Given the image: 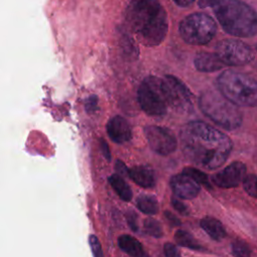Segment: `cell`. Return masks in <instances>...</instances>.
Instances as JSON below:
<instances>
[{
	"instance_id": "7a4b0ae2",
	"label": "cell",
	"mask_w": 257,
	"mask_h": 257,
	"mask_svg": "<svg viewBox=\"0 0 257 257\" xmlns=\"http://www.w3.org/2000/svg\"><path fill=\"white\" fill-rule=\"evenodd\" d=\"M125 20L146 46L161 44L168 32V15L159 0H131Z\"/></svg>"
},
{
	"instance_id": "484cf974",
	"label": "cell",
	"mask_w": 257,
	"mask_h": 257,
	"mask_svg": "<svg viewBox=\"0 0 257 257\" xmlns=\"http://www.w3.org/2000/svg\"><path fill=\"white\" fill-rule=\"evenodd\" d=\"M97 96L96 95H90L88 96L86 99H85V102H84V107H85V110L87 113H93L96 109H97Z\"/></svg>"
},
{
	"instance_id": "44dd1931",
	"label": "cell",
	"mask_w": 257,
	"mask_h": 257,
	"mask_svg": "<svg viewBox=\"0 0 257 257\" xmlns=\"http://www.w3.org/2000/svg\"><path fill=\"white\" fill-rule=\"evenodd\" d=\"M182 173L188 175L193 180H195L198 184L205 186L207 189H212V187L210 185V182H209V179H208V176L204 172H202L201 170L191 168V167H187L183 170Z\"/></svg>"
},
{
	"instance_id": "836d02e7",
	"label": "cell",
	"mask_w": 257,
	"mask_h": 257,
	"mask_svg": "<svg viewBox=\"0 0 257 257\" xmlns=\"http://www.w3.org/2000/svg\"><path fill=\"white\" fill-rule=\"evenodd\" d=\"M194 1H195V0H174V2H175L177 5L181 6V7H188V6H190Z\"/></svg>"
},
{
	"instance_id": "d6a6232c",
	"label": "cell",
	"mask_w": 257,
	"mask_h": 257,
	"mask_svg": "<svg viewBox=\"0 0 257 257\" xmlns=\"http://www.w3.org/2000/svg\"><path fill=\"white\" fill-rule=\"evenodd\" d=\"M215 0H199L198 1V5L201 7V8H205V7H209L214 4Z\"/></svg>"
},
{
	"instance_id": "d4e9b609",
	"label": "cell",
	"mask_w": 257,
	"mask_h": 257,
	"mask_svg": "<svg viewBox=\"0 0 257 257\" xmlns=\"http://www.w3.org/2000/svg\"><path fill=\"white\" fill-rule=\"evenodd\" d=\"M88 243H89V246H90V249L92 251V254L96 257H101L103 255L102 253V250H101V246H100V243L97 239L96 236L94 235H90L88 237Z\"/></svg>"
},
{
	"instance_id": "f546056e",
	"label": "cell",
	"mask_w": 257,
	"mask_h": 257,
	"mask_svg": "<svg viewBox=\"0 0 257 257\" xmlns=\"http://www.w3.org/2000/svg\"><path fill=\"white\" fill-rule=\"evenodd\" d=\"M115 170L117 172V174H119L122 177H128V170L127 167L124 165L123 162H121L120 160H117L115 162Z\"/></svg>"
},
{
	"instance_id": "e0dca14e",
	"label": "cell",
	"mask_w": 257,
	"mask_h": 257,
	"mask_svg": "<svg viewBox=\"0 0 257 257\" xmlns=\"http://www.w3.org/2000/svg\"><path fill=\"white\" fill-rule=\"evenodd\" d=\"M119 248L133 257H143L146 255L141 242L131 235H120L117 240Z\"/></svg>"
},
{
	"instance_id": "7402d4cb",
	"label": "cell",
	"mask_w": 257,
	"mask_h": 257,
	"mask_svg": "<svg viewBox=\"0 0 257 257\" xmlns=\"http://www.w3.org/2000/svg\"><path fill=\"white\" fill-rule=\"evenodd\" d=\"M144 229L146 233L155 238H161L163 236V229L161 224L154 218H147L144 222Z\"/></svg>"
},
{
	"instance_id": "cb8c5ba5",
	"label": "cell",
	"mask_w": 257,
	"mask_h": 257,
	"mask_svg": "<svg viewBox=\"0 0 257 257\" xmlns=\"http://www.w3.org/2000/svg\"><path fill=\"white\" fill-rule=\"evenodd\" d=\"M232 253L235 256H250L251 251L246 243L241 240H235L232 243Z\"/></svg>"
},
{
	"instance_id": "ba28073f",
	"label": "cell",
	"mask_w": 257,
	"mask_h": 257,
	"mask_svg": "<svg viewBox=\"0 0 257 257\" xmlns=\"http://www.w3.org/2000/svg\"><path fill=\"white\" fill-rule=\"evenodd\" d=\"M163 91L169 106L180 113L193 110L192 93L189 88L176 76L166 75L162 79Z\"/></svg>"
},
{
	"instance_id": "1f68e13d",
	"label": "cell",
	"mask_w": 257,
	"mask_h": 257,
	"mask_svg": "<svg viewBox=\"0 0 257 257\" xmlns=\"http://www.w3.org/2000/svg\"><path fill=\"white\" fill-rule=\"evenodd\" d=\"M100 142V149H101V152H102V155L103 157L106 159V161H110L111 160V155H110V152H109V149H108V146L106 144V142L103 140V139H100L99 140Z\"/></svg>"
},
{
	"instance_id": "4316f807",
	"label": "cell",
	"mask_w": 257,
	"mask_h": 257,
	"mask_svg": "<svg viewBox=\"0 0 257 257\" xmlns=\"http://www.w3.org/2000/svg\"><path fill=\"white\" fill-rule=\"evenodd\" d=\"M125 218H126L127 224H128V226L131 227V229H132L133 231H135V232L138 231L139 227H138V216H137V214H136L134 211L130 210V211L126 212Z\"/></svg>"
},
{
	"instance_id": "d6986e66",
	"label": "cell",
	"mask_w": 257,
	"mask_h": 257,
	"mask_svg": "<svg viewBox=\"0 0 257 257\" xmlns=\"http://www.w3.org/2000/svg\"><path fill=\"white\" fill-rule=\"evenodd\" d=\"M174 238L176 243L182 247H186L191 250H197V251L203 250L202 245L199 244V242L189 232L185 230H178Z\"/></svg>"
},
{
	"instance_id": "52a82bcc",
	"label": "cell",
	"mask_w": 257,
	"mask_h": 257,
	"mask_svg": "<svg viewBox=\"0 0 257 257\" xmlns=\"http://www.w3.org/2000/svg\"><path fill=\"white\" fill-rule=\"evenodd\" d=\"M141 108L151 116H162L167 112V100L163 91L162 79L157 76L146 77L138 89Z\"/></svg>"
},
{
	"instance_id": "8992f818",
	"label": "cell",
	"mask_w": 257,
	"mask_h": 257,
	"mask_svg": "<svg viewBox=\"0 0 257 257\" xmlns=\"http://www.w3.org/2000/svg\"><path fill=\"white\" fill-rule=\"evenodd\" d=\"M182 39L191 45L209 43L217 32L215 20L208 14L197 12L186 16L179 25Z\"/></svg>"
},
{
	"instance_id": "ffe728a7",
	"label": "cell",
	"mask_w": 257,
	"mask_h": 257,
	"mask_svg": "<svg viewBox=\"0 0 257 257\" xmlns=\"http://www.w3.org/2000/svg\"><path fill=\"white\" fill-rule=\"evenodd\" d=\"M137 207L140 211L148 215H155L159 211V203L154 196L142 195L137 200Z\"/></svg>"
},
{
	"instance_id": "3957f363",
	"label": "cell",
	"mask_w": 257,
	"mask_h": 257,
	"mask_svg": "<svg viewBox=\"0 0 257 257\" xmlns=\"http://www.w3.org/2000/svg\"><path fill=\"white\" fill-rule=\"evenodd\" d=\"M212 8L227 33L237 37L257 34V12L247 3L241 0H215Z\"/></svg>"
},
{
	"instance_id": "7c38bea8",
	"label": "cell",
	"mask_w": 257,
	"mask_h": 257,
	"mask_svg": "<svg viewBox=\"0 0 257 257\" xmlns=\"http://www.w3.org/2000/svg\"><path fill=\"white\" fill-rule=\"evenodd\" d=\"M170 186L174 194L184 200L194 199L201 189L200 184L184 173L173 176L170 180Z\"/></svg>"
},
{
	"instance_id": "f1b7e54d",
	"label": "cell",
	"mask_w": 257,
	"mask_h": 257,
	"mask_svg": "<svg viewBox=\"0 0 257 257\" xmlns=\"http://www.w3.org/2000/svg\"><path fill=\"white\" fill-rule=\"evenodd\" d=\"M164 253L167 257H179L181 255L179 252V249H177V247L172 243L165 244Z\"/></svg>"
},
{
	"instance_id": "6da1fadb",
	"label": "cell",
	"mask_w": 257,
	"mask_h": 257,
	"mask_svg": "<svg viewBox=\"0 0 257 257\" xmlns=\"http://www.w3.org/2000/svg\"><path fill=\"white\" fill-rule=\"evenodd\" d=\"M180 141L184 156L196 166L208 170L220 168L233 149L227 135L201 120L183 125Z\"/></svg>"
},
{
	"instance_id": "4dcf8cb0",
	"label": "cell",
	"mask_w": 257,
	"mask_h": 257,
	"mask_svg": "<svg viewBox=\"0 0 257 257\" xmlns=\"http://www.w3.org/2000/svg\"><path fill=\"white\" fill-rule=\"evenodd\" d=\"M165 217L167 219V221L171 224V226H180L181 225V221L179 218H177L173 213H171L170 211H165Z\"/></svg>"
},
{
	"instance_id": "4fadbf2b",
	"label": "cell",
	"mask_w": 257,
	"mask_h": 257,
	"mask_svg": "<svg viewBox=\"0 0 257 257\" xmlns=\"http://www.w3.org/2000/svg\"><path fill=\"white\" fill-rule=\"evenodd\" d=\"M108 137L115 144H123L131 140L132 130L125 118L120 115L111 117L106 123Z\"/></svg>"
},
{
	"instance_id": "30bf717a",
	"label": "cell",
	"mask_w": 257,
	"mask_h": 257,
	"mask_svg": "<svg viewBox=\"0 0 257 257\" xmlns=\"http://www.w3.org/2000/svg\"><path fill=\"white\" fill-rule=\"evenodd\" d=\"M151 149L162 156L174 153L177 149V139L174 133L165 126L148 125L144 130Z\"/></svg>"
},
{
	"instance_id": "277c9868",
	"label": "cell",
	"mask_w": 257,
	"mask_h": 257,
	"mask_svg": "<svg viewBox=\"0 0 257 257\" xmlns=\"http://www.w3.org/2000/svg\"><path fill=\"white\" fill-rule=\"evenodd\" d=\"M237 106L220 91L208 89L203 91L199 97V107L202 112L227 131L237 130L242 124L243 115Z\"/></svg>"
},
{
	"instance_id": "9a60e30c",
	"label": "cell",
	"mask_w": 257,
	"mask_h": 257,
	"mask_svg": "<svg viewBox=\"0 0 257 257\" xmlns=\"http://www.w3.org/2000/svg\"><path fill=\"white\" fill-rule=\"evenodd\" d=\"M128 177L143 188H152L155 185V175L147 166H134L128 170Z\"/></svg>"
},
{
	"instance_id": "8fae6325",
	"label": "cell",
	"mask_w": 257,
	"mask_h": 257,
	"mask_svg": "<svg viewBox=\"0 0 257 257\" xmlns=\"http://www.w3.org/2000/svg\"><path fill=\"white\" fill-rule=\"evenodd\" d=\"M246 176V165L241 162H233L222 171L212 177V182L219 188L229 189L239 186Z\"/></svg>"
},
{
	"instance_id": "e575fe53",
	"label": "cell",
	"mask_w": 257,
	"mask_h": 257,
	"mask_svg": "<svg viewBox=\"0 0 257 257\" xmlns=\"http://www.w3.org/2000/svg\"><path fill=\"white\" fill-rule=\"evenodd\" d=\"M256 50H257V45H256Z\"/></svg>"
},
{
	"instance_id": "83f0119b",
	"label": "cell",
	"mask_w": 257,
	"mask_h": 257,
	"mask_svg": "<svg viewBox=\"0 0 257 257\" xmlns=\"http://www.w3.org/2000/svg\"><path fill=\"white\" fill-rule=\"evenodd\" d=\"M172 205L173 207L175 208L176 211H178L181 215H184V216H187L189 215V210H188V207L181 201H179L178 199L176 198H172Z\"/></svg>"
},
{
	"instance_id": "603a6c76",
	"label": "cell",
	"mask_w": 257,
	"mask_h": 257,
	"mask_svg": "<svg viewBox=\"0 0 257 257\" xmlns=\"http://www.w3.org/2000/svg\"><path fill=\"white\" fill-rule=\"evenodd\" d=\"M245 191L252 197L257 199V176L249 175L243 181Z\"/></svg>"
},
{
	"instance_id": "2e32d148",
	"label": "cell",
	"mask_w": 257,
	"mask_h": 257,
	"mask_svg": "<svg viewBox=\"0 0 257 257\" xmlns=\"http://www.w3.org/2000/svg\"><path fill=\"white\" fill-rule=\"evenodd\" d=\"M200 226L215 241H221L227 235L224 226L216 218L206 216L200 221Z\"/></svg>"
},
{
	"instance_id": "ac0fdd59",
	"label": "cell",
	"mask_w": 257,
	"mask_h": 257,
	"mask_svg": "<svg viewBox=\"0 0 257 257\" xmlns=\"http://www.w3.org/2000/svg\"><path fill=\"white\" fill-rule=\"evenodd\" d=\"M108 182L111 186V188L115 191V193L118 195V197L128 202L133 198V193L131 187L127 185V183L123 180V177L119 174H113L108 177Z\"/></svg>"
},
{
	"instance_id": "5bb4252c",
	"label": "cell",
	"mask_w": 257,
	"mask_h": 257,
	"mask_svg": "<svg viewBox=\"0 0 257 257\" xmlns=\"http://www.w3.org/2000/svg\"><path fill=\"white\" fill-rule=\"evenodd\" d=\"M194 65L195 67L202 72H213L220 70L225 65L219 56L212 52L201 51L196 54L194 58Z\"/></svg>"
},
{
	"instance_id": "5b68a950",
	"label": "cell",
	"mask_w": 257,
	"mask_h": 257,
	"mask_svg": "<svg viewBox=\"0 0 257 257\" xmlns=\"http://www.w3.org/2000/svg\"><path fill=\"white\" fill-rule=\"evenodd\" d=\"M219 91L238 106H257V80L250 75L225 70L217 78Z\"/></svg>"
},
{
	"instance_id": "9c48e42d",
	"label": "cell",
	"mask_w": 257,
	"mask_h": 257,
	"mask_svg": "<svg viewBox=\"0 0 257 257\" xmlns=\"http://www.w3.org/2000/svg\"><path fill=\"white\" fill-rule=\"evenodd\" d=\"M216 54L225 65L242 66L251 62L255 53L250 45L238 39H223L216 45Z\"/></svg>"
}]
</instances>
